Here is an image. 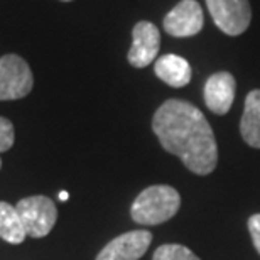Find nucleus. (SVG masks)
<instances>
[{"mask_svg":"<svg viewBox=\"0 0 260 260\" xmlns=\"http://www.w3.org/2000/svg\"><path fill=\"white\" fill-rule=\"evenodd\" d=\"M152 243L149 230H132L108 242L95 260H139Z\"/></svg>","mask_w":260,"mask_h":260,"instance_id":"7","label":"nucleus"},{"mask_svg":"<svg viewBox=\"0 0 260 260\" xmlns=\"http://www.w3.org/2000/svg\"><path fill=\"white\" fill-rule=\"evenodd\" d=\"M160 32L152 22L140 20L132 29V46L128 49V63L134 68H145L157 58Z\"/></svg>","mask_w":260,"mask_h":260,"instance_id":"8","label":"nucleus"},{"mask_svg":"<svg viewBox=\"0 0 260 260\" xmlns=\"http://www.w3.org/2000/svg\"><path fill=\"white\" fill-rule=\"evenodd\" d=\"M248 230H250L253 247H255V250L260 253V213L250 216V220H248Z\"/></svg>","mask_w":260,"mask_h":260,"instance_id":"15","label":"nucleus"},{"mask_svg":"<svg viewBox=\"0 0 260 260\" xmlns=\"http://www.w3.org/2000/svg\"><path fill=\"white\" fill-rule=\"evenodd\" d=\"M59 201H68L70 200V193H68V191H59Z\"/></svg>","mask_w":260,"mask_h":260,"instance_id":"16","label":"nucleus"},{"mask_svg":"<svg viewBox=\"0 0 260 260\" xmlns=\"http://www.w3.org/2000/svg\"><path fill=\"white\" fill-rule=\"evenodd\" d=\"M181 196L173 186L155 184L145 188L135 198L130 216L135 223L145 226L160 225L179 211Z\"/></svg>","mask_w":260,"mask_h":260,"instance_id":"2","label":"nucleus"},{"mask_svg":"<svg viewBox=\"0 0 260 260\" xmlns=\"http://www.w3.org/2000/svg\"><path fill=\"white\" fill-rule=\"evenodd\" d=\"M34 76L29 64L17 54L0 58V102L20 100L32 91Z\"/></svg>","mask_w":260,"mask_h":260,"instance_id":"4","label":"nucleus"},{"mask_svg":"<svg viewBox=\"0 0 260 260\" xmlns=\"http://www.w3.org/2000/svg\"><path fill=\"white\" fill-rule=\"evenodd\" d=\"M152 260H200V257L179 243H166L154 252Z\"/></svg>","mask_w":260,"mask_h":260,"instance_id":"13","label":"nucleus"},{"mask_svg":"<svg viewBox=\"0 0 260 260\" xmlns=\"http://www.w3.org/2000/svg\"><path fill=\"white\" fill-rule=\"evenodd\" d=\"M237 83L232 73L220 71L211 75L205 83V103L215 115H225L235 100Z\"/></svg>","mask_w":260,"mask_h":260,"instance_id":"9","label":"nucleus"},{"mask_svg":"<svg viewBox=\"0 0 260 260\" xmlns=\"http://www.w3.org/2000/svg\"><path fill=\"white\" fill-rule=\"evenodd\" d=\"M27 233L24 230V225L20 221V216L15 206L9 205L5 201H0V238L5 242L17 245L22 243Z\"/></svg>","mask_w":260,"mask_h":260,"instance_id":"12","label":"nucleus"},{"mask_svg":"<svg viewBox=\"0 0 260 260\" xmlns=\"http://www.w3.org/2000/svg\"><path fill=\"white\" fill-rule=\"evenodd\" d=\"M213 22L226 36H240L248 29L252 9L248 0H206Z\"/></svg>","mask_w":260,"mask_h":260,"instance_id":"5","label":"nucleus"},{"mask_svg":"<svg viewBox=\"0 0 260 260\" xmlns=\"http://www.w3.org/2000/svg\"><path fill=\"white\" fill-rule=\"evenodd\" d=\"M203 24H205V15L196 0H181L164 17V30L173 38L196 36L203 29Z\"/></svg>","mask_w":260,"mask_h":260,"instance_id":"6","label":"nucleus"},{"mask_svg":"<svg viewBox=\"0 0 260 260\" xmlns=\"http://www.w3.org/2000/svg\"><path fill=\"white\" fill-rule=\"evenodd\" d=\"M15 142V130L12 122L5 117H0V152H5Z\"/></svg>","mask_w":260,"mask_h":260,"instance_id":"14","label":"nucleus"},{"mask_svg":"<svg viewBox=\"0 0 260 260\" xmlns=\"http://www.w3.org/2000/svg\"><path fill=\"white\" fill-rule=\"evenodd\" d=\"M0 168H2V159H0Z\"/></svg>","mask_w":260,"mask_h":260,"instance_id":"18","label":"nucleus"},{"mask_svg":"<svg viewBox=\"0 0 260 260\" xmlns=\"http://www.w3.org/2000/svg\"><path fill=\"white\" fill-rule=\"evenodd\" d=\"M24 230L29 237L43 238L53 230L58 220V210L54 201L48 196H29L15 205Z\"/></svg>","mask_w":260,"mask_h":260,"instance_id":"3","label":"nucleus"},{"mask_svg":"<svg viewBox=\"0 0 260 260\" xmlns=\"http://www.w3.org/2000/svg\"><path fill=\"white\" fill-rule=\"evenodd\" d=\"M152 130L160 145L178 155L191 173L206 176L215 171L216 139L200 108L174 98L164 102L154 113Z\"/></svg>","mask_w":260,"mask_h":260,"instance_id":"1","label":"nucleus"},{"mask_svg":"<svg viewBox=\"0 0 260 260\" xmlns=\"http://www.w3.org/2000/svg\"><path fill=\"white\" fill-rule=\"evenodd\" d=\"M240 134L250 147L260 149V90H252L245 98Z\"/></svg>","mask_w":260,"mask_h":260,"instance_id":"11","label":"nucleus"},{"mask_svg":"<svg viewBox=\"0 0 260 260\" xmlns=\"http://www.w3.org/2000/svg\"><path fill=\"white\" fill-rule=\"evenodd\" d=\"M155 76L173 88H183L191 81L193 71L189 63L178 54H164L154 64Z\"/></svg>","mask_w":260,"mask_h":260,"instance_id":"10","label":"nucleus"},{"mask_svg":"<svg viewBox=\"0 0 260 260\" xmlns=\"http://www.w3.org/2000/svg\"><path fill=\"white\" fill-rule=\"evenodd\" d=\"M61 2H71V0H61Z\"/></svg>","mask_w":260,"mask_h":260,"instance_id":"17","label":"nucleus"}]
</instances>
